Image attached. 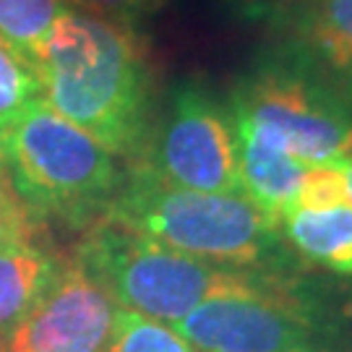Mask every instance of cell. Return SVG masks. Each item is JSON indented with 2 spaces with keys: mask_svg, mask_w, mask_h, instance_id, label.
Listing matches in <instances>:
<instances>
[{
  "mask_svg": "<svg viewBox=\"0 0 352 352\" xmlns=\"http://www.w3.org/2000/svg\"><path fill=\"white\" fill-rule=\"evenodd\" d=\"M34 71L42 100L102 146L139 160L154 123V81L133 26L68 8L42 45Z\"/></svg>",
  "mask_w": 352,
  "mask_h": 352,
  "instance_id": "cell-1",
  "label": "cell"
},
{
  "mask_svg": "<svg viewBox=\"0 0 352 352\" xmlns=\"http://www.w3.org/2000/svg\"><path fill=\"white\" fill-rule=\"evenodd\" d=\"M104 217L209 264L253 272L295 269L279 222L248 196L180 188L141 160L123 173Z\"/></svg>",
  "mask_w": 352,
  "mask_h": 352,
  "instance_id": "cell-2",
  "label": "cell"
},
{
  "mask_svg": "<svg viewBox=\"0 0 352 352\" xmlns=\"http://www.w3.org/2000/svg\"><path fill=\"white\" fill-rule=\"evenodd\" d=\"M0 151L13 190L34 219L89 230L107 214L123 183L113 151L45 100L26 110Z\"/></svg>",
  "mask_w": 352,
  "mask_h": 352,
  "instance_id": "cell-3",
  "label": "cell"
},
{
  "mask_svg": "<svg viewBox=\"0 0 352 352\" xmlns=\"http://www.w3.org/2000/svg\"><path fill=\"white\" fill-rule=\"evenodd\" d=\"M235 131L314 167L352 154V102L285 45L248 68L230 91Z\"/></svg>",
  "mask_w": 352,
  "mask_h": 352,
  "instance_id": "cell-4",
  "label": "cell"
},
{
  "mask_svg": "<svg viewBox=\"0 0 352 352\" xmlns=\"http://www.w3.org/2000/svg\"><path fill=\"white\" fill-rule=\"evenodd\" d=\"M76 261L118 308L173 327L196 305L253 285L258 272L209 264L102 217L78 243Z\"/></svg>",
  "mask_w": 352,
  "mask_h": 352,
  "instance_id": "cell-5",
  "label": "cell"
},
{
  "mask_svg": "<svg viewBox=\"0 0 352 352\" xmlns=\"http://www.w3.org/2000/svg\"><path fill=\"white\" fill-rule=\"evenodd\" d=\"M199 352H329L340 316L295 269L258 272L253 285L214 295L173 324Z\"/></svg>",
  "mask_w": 352,
  "mask_h": 352,
  "instance_id": "cell-6",
  "label": "cell"
},
{
  "mask_svg": "<svg viewBox=\"0 0 352 352\" xmlns=\"http://www.w3.org/2000/svg\"><path fill=\"white\" fill-rule=\"evenodd\" d=\"M139 160L180 188L245 196L230 110L199 81H177L167 91Z\"/></svg>",
  "mask_w": 352,
  "mask_h": 352,
  "instance_id": "cell-7",
  "label": "cell"
},
{
  "mask_svg": "<svg viewBox=\"0 0 352 352\" xmlns=\"http://www.w3.org/2000/svg\"><path fill=\"white\" fill-rule=\"evenodd\" d=\"M118 305L78 261H60L6 352H107Z\"/></svg>",
  "mask_w": 352,
  "mask_h": 352,
  "instance_id": "cell-8",
  "label": "cell"
},
{
  "mask_svg": "<svg viewBox=\"0 0 352 352\" xmlns=\"http://www.w3.org/2000/svg\"><path fill=\"white\" fill-rule=\"evenodd\" d=\"M285 32V47L352 102V0H314Z\"/></svg>",
  "mask_w": 352,
  "mask_h": 352,
  "instance_id": "cell-9",
  "label": "cell"
},
{
  "mask_svg": "<svg viewBox=\"0 0 352 352\" xmlns=\"http://www.w3.org/2000/svg\"><path fill=\"white\" fill-rule=\"evenodd\" d=\"M279 232L302 261L352 277V201L327 206H289Z\"/></svg>",
  "mask_w": 352,
  "mask_h": 352,
  "instance_id": "cell-10",
  "label": "cell"
},
{
  "mask_svg": "<svg viewBox=\"0 0 352 352\" xmlns=\"http://www.w3.org/2000/svg\"><path fill=\"white\" fill-rule=\"evenodd\" d=\"M235 144L245 196L279 222V217L298 201L305 180L314 173V164L300 162L298 157L243 131H235Z\"/></svg>",
  "mask_w": 352,
  "mask_h": 352,
  "instance_id": "cell-11",
  "label": "cell"
},
{
  "mask_svg": "<svg viewBox=\"0 0 352 352\" xmlns=\"http://www.w3.org/2000/svg\"><path fill=\"white\" fill-rule=\"evenodd\" d=\"M58 264H60L58 258H52L34 245L0 253V340L3 342L32 311V305L37 302L42 289L47 287Z\"/></svg>",
  "mask_w": 352,
  "mask_h": 352,
  "instance_id": "cell-12",
  "label": "cell"
},
{
  "mask_svg": "<svg viewBox=\"0 0 352 352\" xmlns=\"http://www.w3.org/2000/svg\"><path fill=\"white\" fill-rule=\"evenodd\" d=\"M68 0H0V42L34 65Z\"/></svg>",
  "mask_w": 352,
  "mask_h": 352,
  "instance_id": "cell-13",
  "label": "cell"
},
{
  "mask_svg": "<svg viewBox=\"0 0 352 352\" xmlns=\"http://www.w3.org/2000/svg\"><path fill=\"white\" fill-rule=\"evenodd\" d=\"M39 100L42 84L34 65L0 42V146L26 110Z\"/></svg>",
  "mask_w": 352,
  "mask_h": 352,
  "instance_id": "cell-14",
  "label": "cell"
},
{
  "mask_svg": "<svg viewBox=\"0 0 352 352\" xmlns=\"http://www.w3.org/2000/svg\"><path fill=\"white\" fill-rule=\"evenodd\" d=\"M107 352H199L173 327L118 308Z\"/></svg>",
  "mask_w": 352,
  "mask_h": 352,
  "instance_id": "cell-15",
  "label": "cell"
},
{
  "mask_svg": "<svg viewBox=\"0 0 352 352\" xmlns=\"http://www.w3.org/2000/svg\"><path fill=\"white\" fill-rule=\"evenodd\" d=\"M34 245V217L29 214L11 180H0V253Z\"/></svg>",
  "mask_w": 352,
  "mask_h": 352,
  "instance_id": "cell-16",
  "label": "cell"
},
{
  "mask_svg": "<svg viewBox=\"0 0 352 352\" xmlns=\"http://www.w3.org/2000/svg\"><path fill=\"white\" fill-rule=\"evenodd\" d=\"M314 0H219V6L238 21L266 24L274 29H285Z\"/></svg>",
  "mask_w": 352,
  "mask_h": 352,
  "instance_id": "cell-17",
  "label": "cell"
},
{
  "mask_svg": "<svg viewBox=\"0 0 352 352\" xmlns=\"http://www.w3.org/2000/svg\"><path fill=\"white\" fill-rule=\"evenodd\" d=\"M68 3L78 6V11L94 13L136 29V24H141L144 19L162 11L167 0H68Z\"/></svg>",
  "mask_w": 352,
  "mask_h": 352,
  "instance_id": "cell-18",
  "label": "cell"
},
{
  "mask_svg": "<svg viewBox=\"0 0 352 352\" xmlns=\"http://www.w3.org/2000/svg\"><path fill=\"white\" fill-rule=\"evenodd\" d=\"M340 170H342V175H344V183H347V196H350V201H352V154L340 164Z\"/></svg>",
  "mask_w": 352,
  "mask_h": 352,
  "instance_id": "cell-19",
  "label": "cell"
},
{
  "mask_svg": "<svg viewBox=\"0 0 352 352\" xmlns=\"http://www.w3.org/2000/svg\"><path fill=\"white\" fill-rule=\"evenodd\" d=\"M0 180H11V177H8V167H6V160H3V151H0Z\"/></svg>",
  "mask_w": 352,
  "mask_h": 352,
  "instance_id": "cell-20",
  "label": "cell"
},
{
  "mask_svg": "<svg viewBox=\"0 0 352 352\" xmlns=\"http://www.w3.org/2000/svg\"><path fill=\"white\" fill-rule=\"evenodd\" d=\"M0 352H6V344H3V340H0Z\"/></svg>",
  "mask_w": 352,
  "mask_h": 352,
  "instance_id": "cell-21",
  "label": "cell"
}]
</instances>
